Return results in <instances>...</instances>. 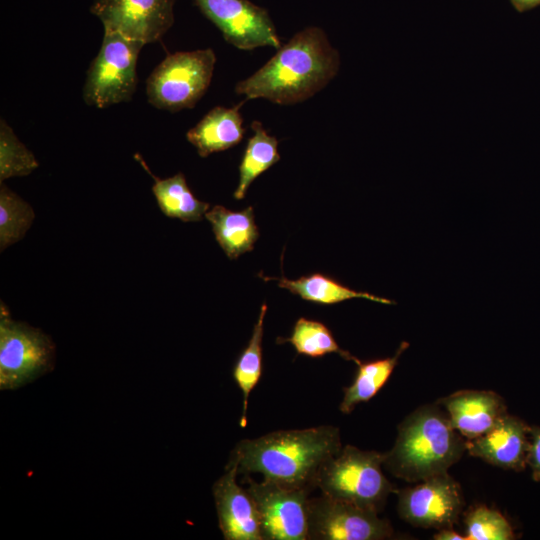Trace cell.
<instances>
[{
    "mask_svg": "<svg viewBox=\"0 0 540 540\" xmlns=\"http://www.w3.org/2000/svg\"><path fill=\"white\" fill-rule=\"evenodd\" d=\"M341 448L340 430L333 425L278 430L239 441L228 463L236 464L239 474L259 473L263 480L312 491L322 466Z\"/></svg>",
    "mask_w": 540,
    "mask_h": 540,
    "instance_id": "1",
    "label": "cell"
},
{
    "mask_svg": "<svg viewBox=\"0 0 540 540\" xmlns=\"http://www.w3.org/2000/svg\"><path fill=\"white\" fill-rule=\"evenodd\" d=\"M339 52L319 27H306L288 42L255 73L239 81L235 92L246 100L266 99L280 105L303 102L337 75Z\"/></svg>",
    "mask_w": 540,
    "mask_h": 540,
    "instance_id": "2",
    "label": "cell"
},
{
    "mask_svg": "<svg viewBox=\"0 0 540 540\" xmlns=\"http://www.w3.org/2000/svg\"><path fill=\"white\" fill-rule=\"evenodd\" d=\"M466 451V440L437 405H424L399 425L393 447L384 453V466L395 477L420 482L447 472Z\"/></svg>",
    "mask_w": 540,
    "mask_h": 540,
    "instance_id": "3",
    "label": "cell"
},
{
    "mask_svg": "<svg viewBox=\"0 0 540 540\" xmlns=\"http://www.w3.org/2000/svg\"><path fill=\"white\" fill-rule=\"evenodd\" d=\"M383 464L384 453L346 445L322 466L316 488L328 497L379 513L395 491Z\"/></svg>",
    "mask_w": 540,
    "mask_h": 540,
    "instance_id": "4",
    "label": "cell"
},
{
    "mask_svg": "<svg viewBox=\"0 0 540 540\" xmlns=\"http://www.w3.org/2000/svg\"><path fill=\"white\" fill-rule=\"evenodd\" d=\"M215 63L211 48L168 54L146 80L148 102L169 112L192 109L208 90Z\"/></svg>",
    "mask_w": 540,
    "mask_h": 540,
    "instance_id": "5",
    "label": "cell"
},
{
    "mask_svg": "<svg viewBox=\"0 0 540 540\" xmlns=\"http://www.w3.org/2000/svg\"><path fill=\"white\" fill-rule=\"evenodd\" d=\"M144 44L117 32L104 31L101 47L91 61L83 85L88 106L107 108L129 102L137 87V60Z\"/></svg>",
    "mask_w": 540,
    "mask_h": 540,
    "instance_id": "6",
    "label": "cell"
},
{
    "mask_svg": "<svg viewBox=\"0 0 540 540\" xmlns=\"http://www.w3.org/2000/svg\"><path fill=\"white\" fill-rule=\"evenodd\" d=\"M55 346L48 335L0 310V389L19 388L51 371Z\"/></svg>",
    "mask_w": 540,
    "mask_h": 540,
    "instance_id": "7",
    "label": "cell"
},
{
    "mask_svg": "<svg viewBox=\"0 0 540 540\" xmlns=\"http://www.w3.org/2000/svg\"><path fill=\"white\" fill-rule=\"evenodd\" d=\"M258 510L263 540H307L310 490L288 488L245 475Z\"/></svg>",
    "mask_w": 540,
    "mask_h": 540,
    "instance_id": "8",
    "label": "cell"
},
{
    "mask_svg": "<svg viewBox=\"0 0 540 540\" xmlns=\"http://www.w3.org/2000/svg\"><path fill=\"white\" fill-rule=\"evenodd\" d=\"M393 536L378 513L321 494L308 502V539L383 540Z\"/></svg>",
    "mask_w": 540,
    "mask_h": 540,
    "instance_id": "9",
    "label": "cell"
},
{
    "mask_svg": "<svg viewBox=\"0 0 540 540\" xmlns=\"http://www.w3.org/2000/svg\"><path fill=\"white\" fill-rule=\"evenodd\" d=\"M201 13L240 50L281 46L268 11L249 0H193Z\"/></svg>",
    "mask_w": 540,
    "mask_h": 540,
    "instance_id": "10",
    "label": "cell"
},
{
    "mask_svg": "<svg viewBox=\"0 0 540 540\" xmlns=\"http://www.w3.org/2000/svg\"><path fill=\"white\" fill-rule=\"evenodd\" d=\"M397 493L400 517L417 527L452 528L464 506L461 488L447 472Z\"/></svg>",
    "mask_w": 540,
    "mask_h": 540,
    "instance_id": "11",
    "label": "cell"
},
{
    "mask_svg": "<svg viewBox=\"0 0 540 540\" xmlns=\"http://www.w3.org/2000/svg\"><path fill=\"white\" fill-rule=\"evenodd\" d=\"M175 0H94L90 12L104 31L144 45L159 41L174 23Z\"/></svg>",
    "mask_w": 540,
    "mask_h": 540,
    "instance_id": "12",
    "label": "cell"
},
{
    "mask_svg": "<svg viewBox=\"0 0 540 540\" xmlns=\"http://www.w3.org/2000/svg\"><path fill=\"white\" fill-rule=\"evenodd\" d=\"M238 474L237 465L227 463L212 487L220 531L225 540H263L256 503L237 483Z\"/></svg>",
    "mask_w": 540,
    "mask_h": 540,
    "instance_id": "13",
    "label": "cell"
},
{
    "mask_svg": "<svg viewBox=\"0 0 540 540\" xmlns=\"http://www.w3.org/2000/svg\"><path fill=\"white\" fill-rule=\"evenodd\" d=\"M530 426L506 413L482 436L466 440V451L503 469L522 471L527 466Z\"/></svg>",
    "mask_w": 540,
    "mask_h": 540,
    "instance_id": "14",
    "label": "cell"
},
{
    "mask_svg": "<svg viewBox=\"0 0 540 540\" xmlns=\"http://www.w3.org/2000/svg\"><path fill=\"white\" fill-rule=\"evenodd\" d=\"M437 403L445 408L454 429L467 440L484 435L508 413L504 399L487 390L457 391Z\"/></svg>",
    "mask_w": 540,
    "mask_h": 540,
    "instance_id": "15",
    "label": "cell"
},
{
    "mask_svg": "<svg viewBox=\"0 0 540 540\" xmlns=\"http://www.w3.org/2000/svg\"><path fill=\"white\" fill-rule=\"evenodd\" d=\"M239 108L240 105L216 106L187 131L186 138L200 157L227 150L241 142L246 130Z\"/></svg>",
    "mask_w": 540,
    "mask_h": 540,
    "instance_id": "16",
    "label": "cell"
},
{
    "mask_svg": "<svg viewBox=\"0 0 540 540\" xmlns=\"http://www.w3.org/2000/svg\"><path fill=\"white\" fill-rule=\"evenodd\" d=\"M205 218L210 222L215 239L228 258L237 259L254 249L259 231L252 206L232 211L222 205H215L205 213Z\"/></svg>",
    "mask_w": 540,
    "mask_h": 540,
    "instance_id": "17",
    "label": "cell"
},
{
    "mask_svg": "<svg viewBox=\"0 0 540 540\" xmlns=\"http://www.w3.org/2000/svg\"><path fill=\"white\" fill-rule=\"evenodd\" d=\"M261 276L264 280L276 281L279 287L312 303L333 305L353 298H364L381 304H394L392 300L354 290L335 278L321 273H313L297 279H289L284 276Z\"/></svg>",
    "mask_w": 540,
    "mask_h": 540,
    "instance_id": "18",
    "label": "cell"
},
{
    "mask_svg": "<svg viewBox=\"0 0 540 540\" xmlns=\"http://www.w3.org/2000/svg\"><path fill=\"white\" fill-rule=\"evenodd\" d=\"M140 161L154 179L152 192L163 214L183 222H198L203 219L210 204L199 200L192 193L182 172L160 179L150 172L141 158Z\"/></svg>",
    "mask_w": 540,
    "mask_h": 540,
    "instance_id": "19",
    "label": "cell"
},
{
    "mask_svg": "<svg viewBox=\"0 0 540 540\" xmlns=\"http://www.w3.org/2000/svg\"><path fill=\"white\" fill-rule=\"evenodd\" d=\"M409 343L403 341L391 357L360 361L353 382L345 387L339 410L350 414L354 408L372 399L390 378L398 364L401 354L408 348Z\"/></svg>",
    "mask_w": 540,
    "mask_h": 540,
    "instance_id": "20",
    "label": "cell"
},
{
    "mask_svg": "<svg viewBox=\"0 0 540 540\" xmlns=\"http://www.w3.org/2000/svg\"><path fill=\"white\" fill-rule=\"evenodd\" d=\"M254 134L248 139L239 165V183L234 198L241 200L252 182L280 160L278 140L268 134L262 123H251Z\"/></svg>",
    "mask_w": 540,
    "mask_h": 540,
    "instance_id": "21",
    "label": "cell"
},
{
    "mask_svg": "<svg viewBox=\"0 0 540 540\" xmlns=\"http://www.w3.org/2000/svg\"><path fill=\"white\" fill-rule=\"evenodd\" d=\"M266 311L267 305L263 304L248 344L239 355L233 367V378L243 395L242 414L240 417L241 427H246L247 425L249 396L262 376V339Z\"/></svg>",
    "mask_w": 540,
    "mask_h": 540,
    "instance_id": "22",
    "label": "cell"
},
{
    "mask_svg": "<svg viewBox=\"0 0 540 540\" xmlns=\"http://www.w3.org/2000/svg\"><path fill=\"white\" fill-rule=\"evenodd\" d=\"M277 341L288 342L298 354L312 358L322 357L327 354L336 353L348 361L358 364L360 360L343 350L335 340L329 328L320 321L299 318L287 338H278Z\"/></svg>",
    "mask_w": 540,
    "mask_h": 540,
    "instance_id": "23",
    "label": "cell"
},
{
    "mask_svg": "<svg viewBox=\"0 0 540 540\" xmlns=\"http://www.w3.org/2000/svg\"><path fill=\"white\" fill-rule=\"evenodd\" d=\"M35 218L33 208L1 183L0 186V249L21 240Z\"/></svg>",
    "mask_w": 540,
    "mask_h": 540,
    "instance_id": "24",
    "label": "cell"
},
{
    "mask_svg": "<svg viewBox=\"0 0 540 540\" xmlns=\"http://www.w3.org/2000/svg\"><path fill=\"white\" fill-rule=\"evenodd\" d=\"M39 163L34 154L18 139L7 122L0 120V182L11 177L27 176Z\"/></svg>",
    "mask_w": 540,
    "mask_h": 540,
    "instance_id": "25",
    "label": "cell"
},
{
    "mask_svg": "<svg viewBox=\"0 0 540 540\" xmlns=\"http://www.w3.org/2000/svg\"><path fill=\"white\" fill-rule=\"evenodd\" d=\"M466 540H511L515 538L509 521L497 510L480 505L465 517Z\"/></svg>",
    "mask_w": 540,
    "mask_h": 540,
    "instance_id": "26",
    "label": "cell"
},
{
    "mask_svg": "<svg viewBox=\"0 0 540 540\" xmlns=\"http://www.w3.org/2000/svg\"><path fill=\"white\" fill-rule=\"evenodd\" d=\"M529 450L527 456V466L530 467L532 478L540 482V427L530 426L529 429Z\"/></svg>",
    "mask_w": 540,
    "mask_h": 540,
    "instance_id": "27",
    "label": "cell"
},
{
    "mask_svg": "<svg viewBox=\"0 0 540 540\" xmlns=\"http://www.w3.org/2000/svg\"><path fill=\"white\" fill-rule=\"evenodd\" d=\"M433 538L436 540H466V536L454 531L452 528L439 529Z\"/></svg>",
    "mask_w": 540,
    "mask_h": 540,
    "instance_id": "28",
    "label": "cell"
},
{
    "mask_svg": "<svg viewBox=\"0 0 540 540\" xmlns=\"http://www.w3.org/2000/svg\"><path fill=\"white\" fill-rule=\"evenodd\" d=\"M516 11L523 13L540 6V0H510Z\"/></svg>",
    "mask_w": 540,
    "mask_h": 540,
    "instance_id": "29",
    "label": "cell"
}]
</instances>
